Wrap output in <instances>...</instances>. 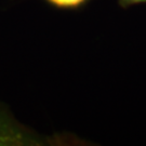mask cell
<instances>
[{"mask_svg":"<svg viewBox=\"0 0 146 146\" xmlns=\"http://www.w3.org/2000/svg\"><path fill=\"white\" fill-rule=\"evenodd\" d=\"M20 141V133L15 132L12 122L7 121L5 115H0V143Z\"/></svg>","mask_w":146,"mask_h":146,"instance_id":"1","label":"cell"},{"mask_svg":"<svg viewBox=\"0 0 146 146\" xmlns=\"http://www.w3.org/2000/svg\"><path fill=\"white\" fill-rule=\"evenodd\" d=\"M49 5L63 10H73L79 9L84 5L89 0H44Z\"/></svg>","mask_w":146,"mask_h":146,"instance_id":"2","label":"cell"},{"mask_svg":"<svg viewBox=\"0 0 146 146\" xmlns=\"http://www.w3.org/2000/svg\"><path fill=\"white\" fill-rule=\"evenodd\" d=\"M118 3L122 8H129L131 5L146 3V0H118Z\"/></svg>","mask_w":146,"mask_h":146,"instance_id":"3","label":"cell"}]
</instances>
